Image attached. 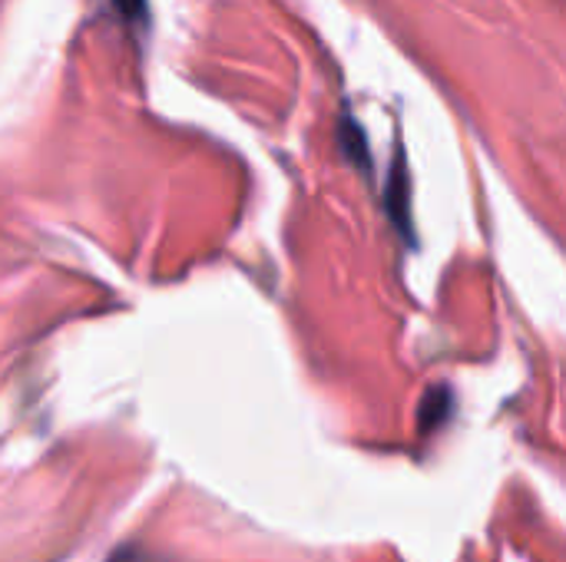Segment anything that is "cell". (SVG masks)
I'll list each match as a JSON object with an SVG mask.
<instances>
[{
	"label": "cell",
	"mask_w": 566,
	"mask_h": 562,
	"mask_svg": "<svg viewBox=\"0 0 566 562\" xmlns=\"http://www.w3.org/2000/svg\"><path fill=\"white\" fill-rule=\"evenodd\" d=\"M338 142H342V152H345L361 172H371L368 139H365V129L358 126V119H355L352 113H342V119H338Z\"/></svg>",
	"instance_id": "7a4b0ae2"
},
{
	"label": "cell",
	"mask_w": 566,
	"mask_h": 562,
	"mask_svg": "<svg viewBox=\"0 0 566 562\" xmlns=\"http://www.w3.org/2000/svg\"><path fill=\"white\" fill-rule=\"evenodd\" d=\"M116 7V13L126 20V23H146L149 17V3L146 0H109Z\"/></svg>",
	"instance_id": "3957f363"
},
{
	"label": "cell",
	"mask_w": 566,
	"mask_h": 562,
	"mask_svg": "<svg viewBox=\"0 0 566 562\" xmlns=\"http://www.w3.org/2000/svg\"><path fill=\"white\" fill-rule=\"evenodd\" d=\"M385 202L388 212L395 219V225H401L405 238L415 242L411 232V179H408V159L401 142H395V159H391V172H388V185H385Z\"/></svg>",
	"instance_id": "6da1fadb"
}]
</instances>
